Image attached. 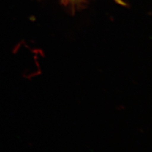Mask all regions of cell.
Wrapping results in <instances>:
<instances>
[{
  "label": "cell",
  "mask_w": 152,
  "mask_h": 152,
  "mask_svg": "<svg viewBox=\"0 0 152 152\" xmlns=\"http://www.w3.org/2000/svg\"><path fill=\"white\" fill-rule=\"evenodd\" d=\"M115 1L117 2V3H119L121 1V0H115Z\"/></svg>",
  "instance_id": "6da1fadb"
}]
</instances>
